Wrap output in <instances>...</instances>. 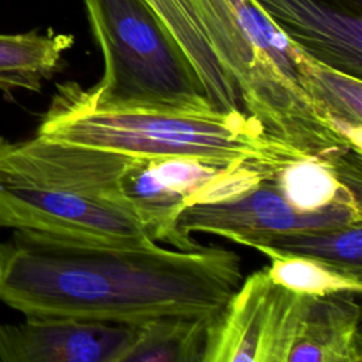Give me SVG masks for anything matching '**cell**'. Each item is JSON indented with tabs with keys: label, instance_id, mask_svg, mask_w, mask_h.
I'll return each instance as SVG.
<instances>
[{
	"label": "cell",
	"instance_id": "13",
	"mask_svg": "<svg viewBox=\"0 0 362 362\" xmlns=\"http://www.w3.org/2000/svg\"><path fill=\"white\" fill-rule=\"evenodd\" d=\"M143 1L189 59L211 105L222 112H243L238 89L214 54L191 0Z\"/></svg>",
	"mask_w": 362,
	"mask_h": 362
},
{
	"label": "cell",
	"instance_id": "5",
	"mask_svg": "<svg viewBox=\"0 0 362 362\" xmlns=\"http://www.w3.org/2000/svg\"><path fill=\"white\" fill-rule=\"evenodd\" d=\"M103 75L90 90L129 105L208 107L189 59L143 0H83ZM214 107V106H212Z\"/></svg>",
	"mask_w": 362,
	"mask_h": 362
},
{
	"label": "cell",
	"instance_id": "15",
	"mask_svg": "<svg viewBox=\"0 0 362 362\" xmlns=\"http://www.w3.org/2000/svg\"><path fill=\"white\" fill-rule=\"evenodd\" d=\"M211 318L163 315L136 324L122 362H202Z\"/></svg>",
	"mask_w": 362,
	"mask_h": 362
},
{
	"label": "cell",
	"instance_id": "7",
	"mask_svg": "<svg viewBox=\"0 0 362 362\" xmlns=\"http://www.w3.org/2000/svg\"><path fill=\"white\" fill-rule=\"evenodd\" d=\"M301 300L266 269L242 279L209 320L202 362H287Z\"/></svg>",
	"mask_w": 362,
	"mask_h": 362
},
{
	"label": "cell",
	"instance_id": "6",
	"mask_svg": "<svg viewBox=\"0 0 362 362\" xmlns=\"http://www.w3.org/2000/svg\"><path fill=\"white\" fill-rule=\"evenodd\" d=\"M276 170L253 164L211 163L189 157H132L120 191L153 240L181 249L175 223L195 204L233 198Z\"/></svg>",
	"mask_w": 362,
	"mask_h": 362
},
{
	"label": "cell",
	"instance_id": "12",
	"mask_svg": "<svg viewBox=\"0 0 362 362\" xmlns=\"http://www.w3.org/2000/svg\"><path fill=\"white\" fill-rule=\"evenodd\" d=\"M272 182L283 198L301 212H321L337 205L361 204V156L337 160L308 156L279 167Z\"/></svg>",
	"mask_w": 362,
	"mask_h": 362
},
{
	"label": "cell",
	"instance_id": "8",
	"mask_svg": "<svg viewBox=\"0 0 362 362\" xmlns=\"http://www.w3.org/2000/svg\"><path fill=\"white\" fill-rule=\"evenodd\" d=\"M354 222H362V206L337 205L321 212H301L283 198L270 177L233 198L188 206L178 215L175 229L181 249L199 246L191 238L195 232L250 247L286 233Z\"/></svg>",
	"mask_w": 362,
	"mask_h": 362
},
{
	"label": "cell",
	"instance_id": "16",
	"mask_svg": "<svg viewBox=\"0 0 362 362\" xmlns=\"http://www.w3.org/2000/svg\"><path fill=\"white\" fill-rule=\"evenodd\" d=\"M250 247L269 257L270 264L264 269L270 280L293 293L322 297L345 291L359 294L362 290V274L322 259L267 245H253Z\"/></svg>",
	"mask_w": 362,
	"mask_h": 362
},
{
	"label": "cell",
	"instance_id": "11",
	"mask_svg": "<svg viewBox=\"0 0 362 362\" xmlns=\"http://www.w3.org/2000/svg\"><path fill=\"white\" fill-rule=\"evenodd\" d=\"M358 293L303 296L287 362H361Z\"/></svg>",
	"mask_w": 362,
	"mask_h": 362
},
{
	"label": "cell",
	"instance_id": "3",
	"mask_svg": "<svg viewBox=\"0 0 362 362\" xmlns=\"http://www.w3.org/2000/svg\"><path fill=\"white\" fill-rule=\"evenodd\" d=\"M130 160L37 134L0 136V228L85 240H153L120 191Z\"/></svg>",
	"mask_w": 362,
	"mask_h": 362
},
{
	"label": "cell",
	"instance_id": "9",
	"mask_svg": "<svg viewBox=\"0 0 362 362\" xmlns=\"http://www.w3.org/2000/svg\"><path fill=\"white\" fill-rule=\"evenodd\" d=\"M133 332L129 324L74 318L0 322V362H122Z\"/></svg>",
	"mask_w": 362,
	"mask_h": 362
},
{
	"label": "cell",
	"instance_id": "10",
	"mask_svg": "<svg viewBox=\"0 0 362 362\" xmlns=\"http://www.w3.org/2000/svg\"><path fill=\"white\" fill-rule=\"evenodd\" d=\"M311 58L361 78V0H255Z\"/></svg>",
	"mask_w": 362,
	"mask_h": 362
},
{
	"label": "cell",
	"instance_id": "18",
	"mask_svg": "<svg viewBox=\"0 0 362 362\" xmlns=\"http://www.w3.org/2000/svg\"><path fill=\"white\" fill-rule=\"evenodd\" d=\"M257 245L314 256L362 274V222L286 233Z\"/></svg>",
	"mask_w": 362,
	"mask_h": 362
},
{
	"label": "cell",
	"instance_id": "17",
	"mask_svg": "<svg viewBox=\"0 0 362 362\" xmlns=\"http://www.w3.org/2000/svg\"><path fill=\"white\" fill-rule=\"evenodd\" d=\"M307 72L317 100L338 129L361 151L362 82L361 78L325 65L307 55Z\"/></svg>",
	"mask_w": 362,
	"mask_h": 362
},
{
	"label": "cell",
	"instance_id": "4",
	"mask_svg": "<svg viewBox=\"0 0 362 362\" xmlns=\"http://www.w3.org/2000/svg\"><path fill=\"white\" fill-rule=\"evenodd\" d=\"M191 3L243 112L269 136L307 156L337 160L361 154L317 100L307 54L255 0Z\"/></svg>",
	"mask_w": 362,
	"mask_h": 362
},
{
	"label": "cell",
	"instance_id": "2",
	"mask_svg": "<svg viewBox=\"0 0 362 362\" xmlns=\"http://www.w3.org/2000/svg\"><path fill=\"white\" fill-rule=\"evenodd\" d=\"M37 136L130 157L253 163L272 170L308 157L272 137L243 112L112 103L75 81L58 83Z\"/></svg>",
	"mask_w": 362,
	"mask_h": 362
},
{
	"label": "cell",
	"instance_id": "14",
	"mask_svg": "<svg viewBox=\"0 0 362 362\" xmlns=\"http://www.w3.org/2000/svg\"><path fill=\"white\" fill-rule=\"evenodd\" d=\"M74 35L48 30L0 34V90L38 92L61 71Z\"/></svg>",
	"mask_w": 362,
	"mask_h": 362
},
{
	"label": "cell",
	"instance_id": "1",
	"mask_svg": "<svg viewBox=\"0 0 362 362\" xmlns=\"http://www.w3.org/2000/svg\"><path fill=\"white\" fill-rule=\"evenodd\" d=\"M236 252L164 249L14 230L0 242V301L25 318L136 325L163 315L214 317L240 284Z\"/></svg>",
	"mask_w": 362,
	"mask_h": 362
}]
</instances>
